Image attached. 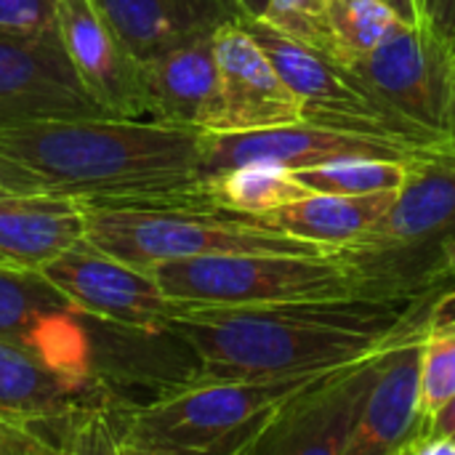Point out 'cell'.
I'll use <instances>...</instances> for the list:
<instances>
[{
  "label": "cell",
  "mask_w": 455,
  "mask_h": 455,
  "mask_svg": "<svg viewBox=\"0 0 455 455\" xmlns=\"http://www.w3.org/2000/svg\"><path fill=\"white\" fill-rule=\"evenodd\" d=\"M101 115L104 109L80 85L59 29L35 37L0 32V128Z\"/></svg>",
  "instance_id": "obj_14"
},
{
  "label": "cell",
  "mask_w": 455,
  "mask_h": 455,
  "mask_svg": "<svg viewBox=\"0 0 455 455\" xmlns=\"http://www.w3.org/2000/svg\"><path fill=\"white\" fill-rule=\"evenodd\" d=\"M427 296L184 307L168 331L195 352L197 381L325 373L376 355L405 328Z\"/></svg>",
  "instance_id": "obj_1"
},
{
  "label": "cell",
  "mask_w": 455,
  "mask_h": 455,
  "mask_svg": "<svg viewBox=\"0 0 455 455\" xmlns=\"http://www.w3.org/2000/svg\"><path fill=\"white\" fill-rule=\"evenodd\" d=\"M331 29L336 40V61L355 64L368 56L405 19L384 0H328Z\"/></svg>",
  "instance_id": "obj_25"
},
{
  "label": "cell",
  "mask_w": 455,
  "mask_h": 455,
  "mask_svg": "<svg viewBox=\"0 0 455 455\" xmlns=\"http://www.w3.org/2000/svg\"><path fill=\"white\" fill-rule=\"evenodd\" d=\"M48 445L27 427L0 419V455H48Z\"/></svg>",
  "instance_id": "obj_28"
},
{
  "label": "cell",
  "mask_w": 455,
  "mask_h": 455,
  "mask_svg": "<svg viewBox=\"0 0 455 455\" xmlns=\"http://www.w3.org/2000/svg\"><path fill=\"white\" fill-rule=\"evenodd\" d=\"M216 32L184 40L152 59H144L149 120L211 131L219 104Z\"/></svg>",
  "instance_id": "obj_19"
},
{
  "label": "cell",
  "mask_w": 455,
  "mask_h": 455,
  "mask_svg": "<svg viewBox=\"0 0 455 455\" xmlns=\"http://www.w3.org/2000/svg\"><path fill=\"white\" fill-rule=\"evenodd\" d=\"M405 455H455V440L445 437V435L424 432L408 445Z\"/></svg>",
  "instance_id": "obj_31"
},
{
  "label": "cell",
  "mask_w": 455,
  "mask_h": 455,
  "mask_svg": "<svg viewBox=\"0 0 455 455\" xmlns=\"http://www.w3.org/2000/svg\"><path fill=\"white\" fill-rule=\"evenodd\" d=\"M59 0H0V32L35 37L56 32Z\"/></svg>",
  "instance_id": "obj_27"
},
{
  "label": "cell",
  "mask_w": 455,
  "mask_h": 455,
  "mask_svg": "<svg viewBox=\"0 0 455 455\" xmlns=\"http://www.w3.org/2000/svg\"><path fill=\"white\" fill-rule=\"evenodd\" d=\"M455 240V152L413 160L392 208L349 248L379 299H419L435 291L440 264Z\"/></svg>",
  "instance_id": "obj_5"
},
{
  "label": "cell",
  "mask_w": 455,
  "mask_h": 455,
  "mask_svg": "<svg viewBox=\"0 0 455 455\" xmlns=\"http://www.w3.org/2000/svg\"><path fill=\"white\" fill-rule=\"evenodd\" d=\"M56 29L80 85L107 117L149 120L144 61L123 43L93 0H59Z\"/></svg>",
  "instance_id": "obj_13"
},
{
  "label": "cell",
  "mask_w": 455,
  "mask_h": 455,
  "mask_svg": "<svg viewBox=\"0 0 455 455\" xmlns=\"http://www.w3.org/2000/svg\"><path fill=\"white\" fill-rule=\"evenodd\" d=\"M424 21L455 48V0H424Z\"/></svg>",
  "instance_id": "obj_30"
},
{
  "label": "cell",
  "mask_w": 455,
  "mask_h": 455,
  "mask_svg": "<svg viewBox=\"0 0 455 455\" xmlns=\"http://www.w3.org/2000/svg\"><path fill=\"white\" fill-rule=\"evenodd\" d=\"M240 8V19H261L269 0H235Z\"/></svg>",
  "instance_id": "obj_35"
},
{
  "label": "cell",
  "mask_w": 455,
  "mask_h": 455,
  "mask_svg": "<svg viewBox=\"0 0 455 455\" xmlns=\"http://www.w3.org/2000/svg\"><path fill=\"white\" fill-rule=\"evenodd\" d=\"M205 131L136 117H53L0 128V152L83 205H205Z\"/></svg>",
  "instance_id": "obj_2"
},
{
  "label": "cell",
  "mask_w": 455,
  "mask_h": 455,
  "mask_svg": "<svg viewBox=\"0 0 455 455\" xmlns=\"http://www.w3.org/2000/svg\"><path fill=\"white\" fill-rule=\"evenodd\" d=\"M455 285V240L453 245L448 248L443 264H440V272H437V280H435V291H443V288H453Z\"/></svg>",
  "instance_id": "obj_34"
},
{
  "label": "cell",
  "mask_w": 455,
  "mask_h": 455,
  "mask_svg": "<svg viewBox=\"0 0 455 455\" xmlns=\"http://www.w3.org/2000/svg\"><path fill=\"white\" fill-rule=\"evenodd\" d=\"M40 189L45 187L29 168L0 152V192H40Z\"/></svg>",
  "instance_id": "obj_29"
},
{
  "label": "cell",
  "mask_w": 455,
  "mask_h": 455,
  "mask_svg": "<svg viewBox=\"0 0 455 455\" xmlns=\"http://www.w3.org/2000/svg\"><path fill=\"white\" fill-rule=\"evenodd\" d=\"M395 197L397 192H373V195L312 192L309 197L288 203L259 219L293 237L312 240L333 251H344L355 245L392 208Z\"/></svg>",
  "instance_id": "obj_21"
},
{
  "label": "cell",
  "mask_w": 455,
  "mask_h": 455,
  "mask_svg": "<svg viewBox=\"0 0 455 455\" xmlns=\"http://www.w3.org/2000/svg\"><path fill=\"white\" fill-rule=\"evenodd\" d=\"M349 69L455 152V48L427 21L400 24Z\"/></svg>",
  "instance_id": "obj_9"
},
{
  "label": "cell",
  "mask_w": 455,
  "mask_h": 455,
  "mask_svg": "<svg viewBox=\"0 0 455 455\" xmlns=\"http://www.w3.org/2000/svg\"><path fill=\"white\" fill-rule=\"evenodd\" d=\"M424 432H432V435H445L455 440V395L427 421V429ZM421 432V435H424Z\"/></svg>",
  "instance_id": "obj_32"
},
{
  "label": "cell",
  "mask_w": 455,
  "mask_h": 455,
  "mask_svg": "<svg viewBox=\"0 0 455 455\" xmlns=\"http://www.w3.org/2000/svg\"><path fill=\"white\" fill-rule=\"evenodd\" d=\"M411 165L413 160H403V157H349L339 163L301 168L293 173L312 192L373 195V192H400L411 176Z\"/></svg>",
  "instance_id": "obj_24"
},
{
  "label": "cell",
  "mask_w": 455,
  "mask_h": 455,
  "mask_svg": "<svg viewBox=\"0 0 455 455\" xmlns=\"http://www.w3.org/2000/svg\"><path fill=\"white\" fill-rule=\"evenodd\" d=\"M349 157L416 160L413 155L397 147L299 120L291 125H275V128H259V131L205 133L203 176H213V173H221L245 163H277V165H285L288 171H301V168H315V165L339 163Z\"/></svg>",
  "instance_id": "obj_17"
},
{
  "label": "cell",
  "mask_w": 455,
  "mask_h": 455,
  "mask_svg": "<svg viewBox=\"0 0 455 455\" xmlns=\"http://www.w3.org/2000/svg\"><path fill=\"white\" fill-rule=\"evenodd\" d=\"M325 373L192 381L160 392L128 411L120 455H251L280 411Z\"/></svg>",
  "instance_id": "obj_3"
},
{
  "label": "cell",
  "mask_w": 455,
  "mask_h": 455,
  "mask_svg": "<svg viewBox=\"0 0 455 455\" xmlns=\"http://www.w3.org/2000/svg\"><path fill=\"white\" fill-rule=\"evenodd\" d=\"M213 40L219 61V104L208 133L259 131L291 125L304 117L301 96L240 19L221 24Z\"/></svg>",
  "instance_id": "obj_12"
},
{
  "label": "cell",
  "mask_w": 455,
  "mask_h": 455,
  "mask_svg": "<svg viewBox=\"0 0 455 455\" xmlns=\"http://www.w3.org/2000/svg\"><path fill=\"white\" fill-rule=\"evenodd\" d=\"M131 400L101 373H77L0 339V419L27 427L51 453H120Z\"/></svg>",
  "instance_id": "obj_6"
},
{
  "label": "cell",
  "mask_w": 455,
  "mask_h": 455,
  "mask_svg": "<svg viewBox=\"0 0 455 455\" xmlns=\"http://www.w3.org/2000/svg\"><path fill=\"white\" fill-rule=\"evenodd\" d=\"M240 21L269 53V59L277 64V69L293 85V91L301 96V120L339 133L381 141L413 157L453 152L437 136H432L429 131L408 120L403 112H397L347 64L272 29L261 19Z\"/></svg>",
  "instance_id": "obj_8"
},
{
  "label": "cell",
  "mask_w": 455,
  "mask_h": 455,
  "mask_svg": "<svg viewBox=\"0 0 455 455\" xmlns=\"http://www.w3.org/2000/svg\"><path fill=\"white\" fill-rule=\"evenodd\" d=\"M184 307H264L323 299H379L365 272L341 253H219L149 269Z\"/></svg>",
  "instance_id": "obj_7"
},
{
  "label": "cell",
  "mask_w": 455,
  "mask_h": 455,
  "mask_svg": "<svg viewBox=\"0 0 455 455\" xmlns=\"http://www.w3.org/2000/svg\"><path fill=\"white\" fill-rule=\"evenodd\" d=\"M85 240V205L75 197L0 192V267L43 272L45 264Z\"/></svg>",
  "instance_id": "obj_18"
},
{
  "label": "cell",
  "mask_w": 455,
  "mask_h": 455,
  "mask_svg": "<svg viewBox=\"0 0 455 455\" xmlns=\"http://www.w3.org/2000/svg\"><path fill=\"white\" fill-rule=\"evenodd\" d=\"M387 5H392L405 21L419 24L424 21V0H384Z\"/></svg>",
  "instance_id": "obj_33"
},
{
  "label": "cell",
  "mask_w": 455,
  "mask_h": 455,
  "mask_svg": "<svg viewBox=\"0 0 455 455\" xmlns=\"http://www.w3.org/2000/svg\"><path fill=\"white\" fill-rule=\"evenodd\" d=\"M264 24L336 59V40L328 16V0H269Z\"/></svg>",
  "instance_id": "obj_26"
},
{
  "label": "cell",
  "mask_w": 455,
  "mask_h": 455,
  "mask_svg": "<svg viewBox=\"0 0 455 455\" xmlns=\"http://www.w3.org/2000/svg\"><path fill=\"white\" fill-rule=\"evenodd\" d=\"M432 296L371 357V379L349 455H405L408 445L424 432V325Z\"/></svg>",
  "instance_id": "obj_11"
},
{
  "label": "cell",
  "mask_w": 455,
  "mask_h": 455,
  "mask_svg": "<svg viewBox=\"0 0 455 455\" xmlns=\"http://www.w3.org/2000/svg\"><path fill=\"white\" fill-rule=\"evenodd\" d=\"M43 277L83 315L115 328L165 333L184 309L152 277V272L120 261L88 237L43 267Z\"/></svg>",
  "instance_id": "obj_10"
},
{
  "label": "cell",
  "mask_w": 455,
  "mask_h": 455,
  "mask_svg": "<svg viewBox=\"0 0 455 455\" xmlns=\"http://www.w3.org/2000/svg\"><path fill=\"white\" fill-rule=\"evenodd\" d=\"M371 357L331 371L296 395L264 429L251 455H349Z\"/></svg>",
  "instance_id": "obj_16"
},
{
  "label": "cell",
  "mask_w": 455,
  "mask_h": 455,
  "mask_svg": "<svg viewBox=\"0 0 455 455\" xmlns=\"http://www.w3.org/2000/svg\"><path fill=\"white\" fill-rule=\"evenodd\" d=\"M455 395V285L432 296L424 325V419ZM427 429V427H424Z\"/></svg>",
  "instance_id": "obj_23"
},
{
  "label": "cell",
  "mask_w": 455,
  "mask_h": 455,
  "mask_svg": "<svg viewBox=\"0 0 455 455\" xmlns=\"http://www.w3.org/2000/svg\"><path fill=\"white\" fill-rule=\"evenodd\" d=\"M88 315L67 301L43 272H16L0 267V339L19 344L48 363L99 373Z\"/></svg>",
  "instance_id": "obj_15"
},
{
  "label": "cell",
  "mask_w": 455,
  "mask_h": 455,
  "mask_svg": "<svg viewBox=\"0 0 455 455\" xmlns=\"http://www.w3.org/2000/svg\"><path fill=\"white\" fill-rule=\"evenodd\" d=\"M123 43L144 61L240 19L235 0H93Z\"/></svg>",
  "instance_id": "obj_20"
},
{
  "label": "cell",
  "mask_w": 455,
  "mask_h": 455,
  "mask_svg": "<svg viewBox=\"0 0 455 455\" xmlns=\"http://www.w3.org/2000/svg\"><path fill=\"white\" fill-rule=\"evenodd\" d=\"M85 237L139 269L219 253H339L216 205H85Z\"/></svg>",
  "instance_id": "obj_4"
},
{
  "label": "cell",
  "mask_w": 455,
  "mask_h": 455,
  "mask_svg": "<svg viewBox=\"0 0 455 455\" xmlns=\"http://www.w3.org/2000/svg\"><path fill=\"white\" fill-rule=\"evenodd\" d=\"M309 195L312 189L293 171L277 163H245L200 179V197L205 205L248 216H267L269 211Z\"/></svg>",
  "instance_id": "obj_22"
}]
</instances>
